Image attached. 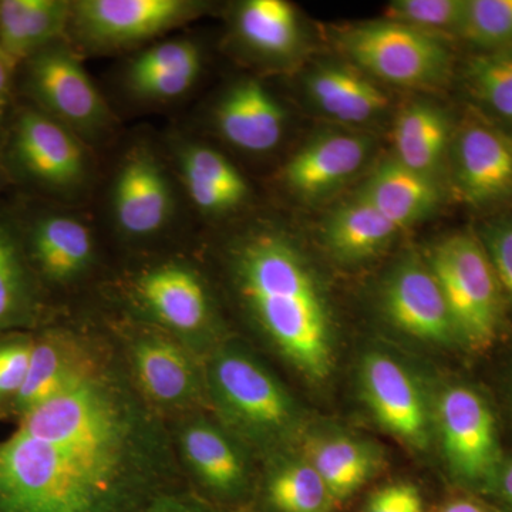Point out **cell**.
<instances>
[{"label": "cell", "mask_w": 512, "mask_h": 512, "mask_svg": "<svg viewBox=\"0 0 512 512\" xmlns=\"http://www.w3.org/2000/svg\"><path fill=\"white\" fill-rule=\"evenodd\" d=\"M144 451L133 414L92 373L0 441V512H141L167 493Z\"/></svg>", "instance_id": "cell-1"}, {"label": "cell", "mask_w": 512, "mask_h": 512, "mask_svg": "<svg viewBox=\"0 0 512 512\" xmlns=\"http://www.w3.org/2000/svg\"><path fill=\"white\" fill-rule=\"evenodd\" d=\"M239 292L293 365L312 379L332 367L328 306L301 252L284 235L259 231L235 255Z\"/></svg>", "instance_id": "cell-2"}, {"label": "cell", "mask_w": 512, "mask_h": 512, "mask_svg": "<svg viewBox=\"0 0 512 512\" xmlns=\"http://www.w3.org/2000/svg\"><path fill=\"white\" fill-rule=\"evenodd\" d=\"M431 271L446 298L457 338L470 348L487 349L501 323V288L480 238L458 232L431 255Z\"/></svg>", "instance_id": "cell-3"}, {"label": "cell", "mask_w": 512, "mask_h": 512, "mask_svg": "<svg viewBox=\"0 0 512 512\" xmlns=\"http://www.w3.org/2000/svg\"><path fill=\"white\" fill-rule=\"evenodd\" d=\"M340 45L363 73L396 86H437L451 70L450 50L439 36L393 20L353 26Z\"/></svg>", "instance_id": "cell-4"}, {"label": "cell", "mask_w": 512, "mask_h": 512, "mask_svg": "<svg viewBox=\"0 0 512 512\" xmlns=\"http://www.w3.org/2000/svg\"><path fill=\"white\" fill-rule=\"evenodd\" d=\"M451 183L471 210H512V137L473 110L451 140Z\"/></svg>", "instance_id": "cell-5"}, {"label": "cell", "mask_w": 512, "mask_h": 512, "mask_svg": "<svg viewBox=\"0 0 512 512\" xmlns=\"http://www.w3.org/2000/svg\"><path fill=\"white\" fill-rule=\"evenodd\" d=\"M204 8L192 0H80L72 3L70 23L90 49H123L190 22Z\"/></svg>", "instance_id": "cell-6"}, {"label": "cell", "mask_w": 512, "mask_h": 512, "mask_svg": "<svg viewBox=\"0 0 512 512\" xmlns=\"http://www.w3.org/2000/svg\"><path fill=\"white\" fill-rule=\"evenodd\" d=\"M28 62L30 90L43 113L76 136H97L110 126L109 107L72 50L53 43Z\"/></svg>", "instance_id": "cell-7"}, {"label": "cell", "mask_w": 512, "mask_h": 512, "mask_svg": "<svg viewBox=\"0 0 512 512\" xmlns=\"http://www.w3.org/2000/svg\"><path fill=\"white\" fill-rule=\"evenodd\" d=\"M439 421L451 470L471 485L497 483L500 447L493 413L468 387H451L441 396Z\"/></svg>", "instance_id": "cell-8"}, {"label": "cell", "mask_w": 512, "mask_h": 512, "mask_svg": "<svg viewBox=\"0 0 512 512\" xmlns=\"http://www.w3.org/2000/svg\"><path fill=\"white\" fill-rule=\"evenodd\" d=\"M13 154L32 180L52 190H77L89 174L79 137L43 111L29 110L19 117Z\"/></svg>", "instance_id": "cell-9"}, {"label": "cell", "mask_w": 512, "mask_h": 512, "mask_svg": "<svg viewBox=\"0 0 512 512\" xmlns=\"http://www.w3.org/2000/svg\"><path fill=\"white\" fill-rule=\"evenodd\" d=\"M114 221L123 234L147 238L163 231L174 214V191L158 158L147 147L128 153L111 195Z\"/></svg>", "instance_id": "cell-10"}, {"label": "cell", "mask_w": 512, "mask_h": 512, "mask_svg": "<svg viewBox=\"0 0 512 512\" xmlns=\"http://www.w3.org/2000/svg\"><path fill=\"white\" fill-rule=\"evenodd\" d=\"M383 303L389 319L409 335L437 343L457 338L439 281L426 266L400 265L384 286Z\"/></svg>", "instance_id": "cell-11"}, {"label": "cell", "mask_w": 512, "mask_h": 512, "mask_svg": "<svg viewBox=\"0 0 512 512\" xmlns=\"http://www.w3.org/2000/svg\"><path fill=\"white\" fill-rule=\"evenodd\" d=\"M215 126L227 143L245 153L264 154L281 144L286 111L274 94L247 79L232 84L215 107Z\"/></svg>", "instance_id": "cell-12"}, {"label": "cell", "mask_w": 512, "mask_h": 512, "mask_svg": "<svg viewBox=\"0 0 512 512\" xmlns=\"http://www.w3.org/2000/svg\"><path fill=\"white\" fill-rule=\"evenodd\" d=\"M215 387L232 413L256 429H284L292 419V404L281 384L258 363L239 353L215 362Z\"/></svg>", "instance_id": "cell-13"}, {"label": "cell", "mask_w": 512, "mask_h": 512, "mask_svg": "<svg viewBox=\"0 0 512 512\" xmlns=\"http://www.w3.org/2000/svg\"><path fill=\"white\" fill-rule=\"evenodd\" d=\"M369 138L329 133L313 138L285 165L284 180L303 198H320L350 180L366 163Z\"/></svg>", "instance_id": "cell-14"}, {"label": "cell", "mask_w": 512, "mask_h": 512, "mask_svg": "<svg viewBox=\"0 0 512 512\" xmlns=\"http://www.w3.org/2000/svg\"><path fill=\"white\" fill-rule=\"evenodd\" d=\"M367 403L376 419L400 439L423 446L427 414L416 383L392 357L373 353L362 370Z\"/></svg>", "instance_id": "cell-15"}, {"label": "cell", "mask_w": 512, "mask_h": 512, "mask_svg": "<svg viewBox=\"0 0 512 512\" xmlns=\"http://www.w3.org/2000/svg\"><path fill=\"white\" fill-rule=\"evenodd\" d=\"M359 194L399 229L429 217L443 200L436 177L414 171L394 157L377 165Z\"/></svg>", "instance_id": "cell-16"}, {"label": "cell", "mask_w": 512, "mask_h": 512, "mask_svg": "<svg viewBox=\"0 0 512 512\" xmlns=\"http://www.w3.org/2000/svg\"><path fill=\"white\" fill-rule=\"evenodd\" d=\"M202 69L197 43L175 39L148 47L130 63L126 83L138 99L170 101L190 92Z\"/></svg>", "instance_id": "cell-17"}, {"label": "cell", "mask_w": 512, "mask_h": 512, "mask_svg": "<svg viewBox=\"0 0 512 512\" xmlns=\"http://www.w3.org/2000/svg\"><path fill=\"white\" fill-rule=\"evenodd\" d=\"M138 299L165 325L191 333L204 328L210 318V302L204 285L191 269L163 265L138 279Z\"/></svg>", "instance_id": "cell-18"}, {"label": "cell", "mask_w": 512, "mask_h": 512, "mask_svg": "<svg viewBox=\"0 0 512 512\" xmlns=\"http://www.w3.org/2000/svg\"><path fill=\"white\" fill-rule=\"evenodd\" d=\"M315 106L330 119L365 124L389 107V96L362 70L343 64H323L306 79Z\"/></svg>", "instance_id": "cell-19"}, {"label": "cell", "mask_w": 512, "mask_h": 512, "mask_svg": "<svg viewBox=\"0 0 512 512\" xmlns=\"http://www.w3.org/2000/svg\"><path fill=\"white\" fill-rule=\"evenodd\" d=\"M70 15L72 3L64 0H2L0 50L16 67L56 43Z\"/></svg>", "instance_id": "cell-20"}, {"label": "cell", "mask_w": 512, "mask_h": 512, "mask_svg": "<svg viewBox=\"0 0 512 512\" xmlns=\"http://www.w3.org/2000/svg\"><path fill=\"white\" fill-rule=\"evenodd\" d=\"M180 168L192 204L208 217L227 215L247 200V181L214 148L187 144L180 150Z\"/></svg>", "instance_id": "cell-21"}, {"label": "cell", "mask_w": 512, "mask_h": 512, "mask_svg": "<svg viewBox=\"0 0 512 512\" xmlns=\"http://www.w3.org/2000/svg\"><path fill=\"white\" fill-rule=\"evenodd\" d=\"M453 134L450 120L440 107L410 104L394 121V158L414 171L437 178L450 154Z\"/></svg>", "instance_id": "cell-22"}, {"label": "cell", "mask_w": 512, "mask_h": 512, "mask_svg": "<svg viewBox=\"0 0 512 512\" xmlns=\"http://www.w3.org/2000/svg\"><path fill=\"white\" fill-rule=\"evenodd\" d=\"M33 259L50 281L67 282L82 274L92 262V231L79 218L47 215L30 232Z\"/></svg>", "instance_id": "cell-23"}, {"label": "cell", "mask_w": 512, "mask_h": 512, "mask_svg": "<svg viewBox=\"0 0 512 512\" xmlns=\"http://www.w3.org/2000/svg\"><path fill=\"white\" fill-rule=\"evenodd\" d=\"M234 29L245 49L262 59H288L302 42L298 13L285 0H247L235 13Z\"/></svg>", "instance_id": "cell-24"}, {"label": "cell", "mask_w": 512, "mask_h": 512, "mask_svg": "<svg viewBox=\"0 0 512 512\" xmlns=\"http://www.w3.org/2000/svg\"><path fill=\"white\" fill-rule=\"evenodd\" d=\"M400 229L357 194L340 205L325 224V241L340 261H365L390 244Z\"/></svg>", "instance_id": "cell-25"}, {"label": "cell", "mask_w": 512, "mask_h": 512, "mask_svg": "<svg viewBox=\"0 0 512 512\" xmlns=\"http://www.w3.org/2000/svg\"><path fill=\"white\" fill-rule=\"evenodd\" d=\"M89 375L90 366L69 342L62 338L39 340L33 345L28 377L13 406L22 417Z\"/></svg>", "instance_id": "cell-26"}, {"label": "cell", "mask_w": 512, "mask_h": 512, "mask_svg": "<svg viewBox=\"0 0 512 512\" xmlns=\"http://www.w3.org/2000/svg\"><path fill=\"white\" fill-rule=\"evenodd\" d=\"M183 444L192 470L212 495L232 500L242 493L244 467L220 431L208 424H192L185 431Z\"/></svg>", "instance_id": "cell-27"}, {"label": "cell", "mask_w": 512, "mask_h": 512, "mask_svg": "<svg viewBox=\"0 0 512 512\" xmlns=\"http://www.w3.org/2000/svg\"><path fill=\"white\" fill-rule=\"evenodd\" d=\"M463 82L474 110L512 137V46L471 56L464 64Z\"/></svg>", "instance_id": "cell-28"}, {"label": "cell", "mask_w": 512, "mask_h": 512, "mask_svg": "<svg viewBox=\"0 0 512 512\" xmlns=\"http://www.w3.org/2000/svg\"><path fill=\"white\" fill-rule=\"evenodd\" d=\"M138 382L151 399L178 404L195 390L194 370L183 350L164 339L141 340L134 349Z\"/></svg>", "instance_id": "cell-29"}, {"label": "cell", "mask_w": 512, "mask_h": 512, "mask_svg": "<svg viewBox=\"0 0 512 512\" xmlns=\"http://www.w3.org/2000/svg\"><path fill=\"white\" fill-rule=\"evenodd\" d=\"M311 464L322 477L335 504L352 497L373 471L370 451L362 444L342 437L313 444Z\"/></svg>", "instance_id": "cell-30"}, {"label": "cell", "mask_w": 512, "mask_h": 512, "mask_svg": "<svg viewBox=\"0 0 512 512\" xmlns=\"http://www.w3.org/2000/svg\"><path fill=\"white\" fill-rule=\"evenodd\" d=\"M266 504L274 512H330L332 497L311 463L279 470L266 485Z\"/></svg>", "instance_id": "cell-31"}, {"label": "cell", "mask_w": 512, "mask_h": 512, "mask_svg": "<svg viewBox=\"0 0 512 512\" xmlns=\"http://www.w3.org/2000/svg\"><path fill=\"white\" fill-rule=\"evenodd\" d=\"M458 37L484 50L512 46V0H467Z\"/></svg>", "instance_id": "cell-32"}, {"label": "cell", "mask_w": 512, "mask_h": 512, "mask_svg": "<svg viewBox=\"0 0 512 512\" xmlns=\"http://www.w3.org/2000/svg\"><path fill=\"white\" fill-rule=\"evenodd\" d=\"M32 306L28 274L18 244L0 227V326L26 318Z\"/></svg>", "instance_id": "cell-33"}, {"label": "cell", "mask_w": 512, "mask_h": 512, "mask_svg": "<svg viewBox=\"0 0 512 512\" xmlns=\"http://www.w3.org/2000/svg\"><path fill=\"white\" fill-rule=\"evenodd\" d=\"M466 9L467 0H394L387 6L386 19L434 36H458Z\"/></svg>", "instance_id": "cell-34"}, {"label": "cell", "mask_w": 512, "mask_h": 512, "mask_svg": "<svg viewBox=\"0 0 512 512\" xmlns=\"http://www.w3.org/2000/svg\"><path fill=\"white\" fill-rule=\"evenodd\" d=\"M478 238L487 252L501 291L512 298V212L488 221Z\"/></svg>", "instance_id": "cell-35"}, {"label": "cell", "mask_w": 512, "mask_h": 512, "mask_svg": "<svg viewBox=\"0 0 512 512\" xmlns=\"http://www.w3.org/2000/svg\"><path fill=\"white\" fill-rule=\"evenodd\" d=\"M33 345L30 340L0 342V402L15 400L28 377Z\"/></svg>", "instance_id": "cell-36"}, {"label": "cell", "mask_w": 512, "mask_h": 512, "mask_svg": "<svg viewBox=\"0 0 512 512\" xmlns=\"http://www.w3.org/2000/svg\"><path fill=\"white\" fill-rule=\"evenodd\" d=\"M366 512H424L423 497L410 483L384 485L369 498Z\"/></svg>", "instance_id": "cell-37"}, {"label": "cell", "mask_w": 512, "mask_h": 512, "mask_svg": "<svg viewBox=\"0 0 512 512\" xmlns=\"http://www.w3.org/2000/svg\"><path fill=\"white\" fill-rule=\"evenodd\" d=\"M141 512H211L207 505L198 503L194 498L170 493L161 494L151 501Z\"/></svg>", "instance_id": "cell-38"}, {"label": "cell", "mask_w": 512, "mask_h": 512, "mask_svg": "<svg viewBox=\"0 0 512 512\" xmlns=\"http://www.w3.org/2000/svg\"><path fill=\"white\" fill-rule=\"evenodd\" d=\"M15 69L16 67L0 50V117H2L6 104L9 101L10 87H12V77Z\"/></svg>", "instance_id": "cell-39"}, {"label": "cell", "mask_w": 512, "mask_h": 512, "mask_svg": "<svg viewBox=\"0 0 512 512\" xmlns=\"http://www.w3.org/2000/svg\"><path fill=\"white\" fill-rule=\"evenodd\" d=\"M439 512H494L477 501L460 498L444 505Z\"/></svg>", "instance_id": "cell-40"}, {"label": "cell", "mask_w": 512, "mask_h": 512, "mask_svg": "<svg viewBox=\"0 0 512 512\" xmlns=\"http://www.w3.org/2000/svg\"><path fill=\"white\" fill-rule=\"evenodd\" d=\"M495 485H498V488H500V493L503 495L505 503L512 508V461L503 471H500Z\"/></svg>", "instance_id": "cell-41"}]
</instances>
